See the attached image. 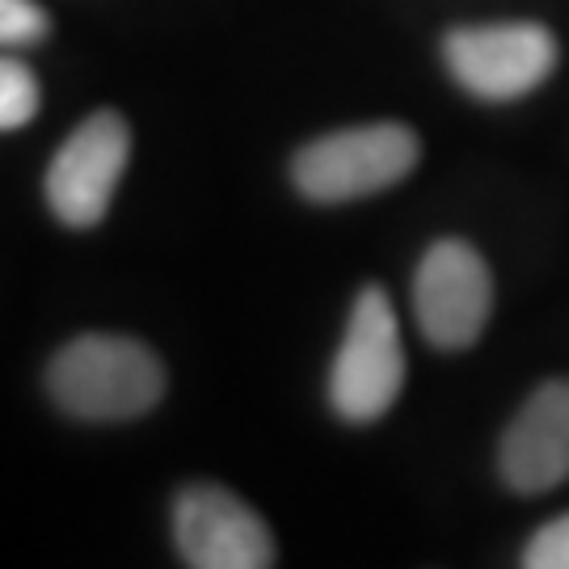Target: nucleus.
<instances>
[{"label":"nucleus","mask_w":569,"mask_h":569,"mask_svg":"<svg viewBox=\"0 0 569 569\" xmlns=\"http://www.w3.org/2000/svg\"><path fill=\"white\" fill-rule=\"evenodd\" d=\"M51 34V18L34 0H0V47H34Z\"/></svg>","instance_id":"nucleus-10"},{"label":"nucleus","mask_w":569,"mask_h":569,"mask_svg":"<svg viewBox=\"0 0 569 569\" xmlns=\"http://www.w3.org/2000/svg\"><path fill=\"white\" fill-rule=\"evenodd\" d=\"M51 401L84 422H131L161 406L164 367L136 338L81 333L47 367Z\"/></svg>","instance_id":"nucleus-1"},{"label":"nucleus","mask_w":569,"mask_h":569,"mask_svg":"<svg viewBox=\"0 0 569 569\" xmlns=\"http://www.w3.org/2000/svg\"><path fill=\"white\" fill-rule=\"evenodd\" d=\"M498 472L515 493H549L569 481V376L545 380L498 443Z\"/></svg>","instance_id":"nucleus-8"},{"label":"nucleus","mask_w":569,"mask_h":569,"mask_svg":"<svg viewBox=\"0 0 569 569\" xmlns=\"http://www.w3.org/2000/svg\"><path fill=\"white\" fill-rule=\"evenodd\" d=\"M557 39L540 21L456 26L443 39L451 81L477 102H519L557 72Z\"/></svg>","instance_id":"nucleus-4"},{"label":"nucleus","mask_w":569,"mask_h":569,"mask_svg":"<svg viewBox=\"0 0 569 569\" xmlns=\"http://www.w3.org/2000/svg\"><path fill=\"white\" fill-rule=\"evenodd\" d=\"M39 77L21 60L0 56V131H18L39 114Z\"/></svg>","instance_id":"nucleus-9"},{"label":"nucleus","mask_w":569,"mask_h":569,"mask_svg":"<svg viewBox=\"0 0 569 569\" xmlns=\"http://www.w3.org/2000/svg\"><path fill=\"white\" fill-rule=\"evenodd\" d=\"M418 157L422 143L406 122H363L305 143L291 161V182L308 203H355L406 182Z\"/></svg>","instance_id":"nucleus-2"},{"label":"nucleus","mask_w":569,"mask_h":569,"mask_svg":"<svg viewBox=\"0 0 569 569\" xmlns=\"http://www.w3.org/2000/svg\"><path fill=\"white\" fill-rule=\"evenodd\" d=\"M493 279L468 241H435L413 270V317L435 350H468L489 326Z\"/></svg>","instance_id":"nucleus-5"},{"label":"nucleus","mask_w":569,"mask_h":569,"mask_svg":"<svg viewBox=\"0 0 569 569\" xmlns=\"http://www.w3.org/2000/svg\"><path fill=\"white\" fill-rule=\"evenodd\" d=\"M528 569H569V515H557L536 531L523 549Z\"/></svg>","instance_id":"nucleus-11"},{"label":"nucleus","mask_w":569,"mask_h":569,"mask_svg":"<svg viewBox=\"0 0 569 569\" xmlns=\"http://www.w3.org/2000/svg\"><path fill=\"white\" fill-rule=\"evenodd\" d=\"M173 540L194 569H270L274 536L253 507L224 486H186L173 502Z\"/></svg>","instance_id":"nucleus-7"},{"label":"nucleus","mask_w":569,"mask_h":569,"mask_svg":"<svg viewBox=\"0 0 569 569\" xmlns=\"http://www.w3.org/2000/svg\"><path fill=\"white\" fill-rule=\"evenodd\" d=\"M131 161V131L122 114L98 110L63 140L47 169V207L68 228H93L114 203L122 173Z\"/></svg>","instance_id":"nucleus-6"},{"label":"nucleus","mask_w":569,"mask_h":569,"mask_svg":"<svg viewBox=\"0 0 569 569\" xmlns=\"http://www.w3.org/2000/svg\"><path fill=\"white\" fill-rule=\"evenodd\" d=\"M406 388L401 326L385 287H363L355 296L338 359L329 367V406L342 422L367 427L397 406Z\"/></svg>","instance_id":"nucleus-3"}]
</instances>
